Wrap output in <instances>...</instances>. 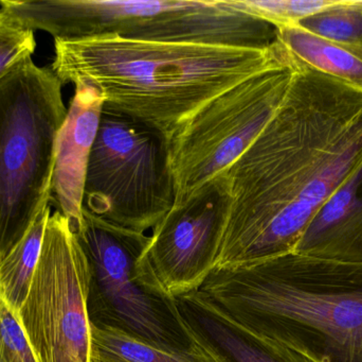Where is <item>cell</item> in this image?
I'll return each mask as SVG.
<instances>
[{"instance_id":"cell-1","label":"cell","mask_w":362,"mask_h":362,"mask_svg":"<svg viewBox=\"0 0 362 362\" xmlns=\"http://www.w3.org/2000/svg\"><path fill=\"white\" fill-rule=\"evenodd\" d=\"M296 65L280 108L225 172L230 210L215 269L293 252L362 166L361 89Z\"/></svg>"},{"instance_id":"cell-2","label":"cell","mask_w":362,"mask_h":362,"mask_svg":"<svg viewBox=\"0 0 362 362\" xmlns=\"http://www.w3.org/2000/svg\"><path fill=\"white\" fill-rule=\"evenodd\" d=\"M51 70L62 84L87 82L104 108L171 138L204 104L248 77L291 59L268 48L142 42L107 35L54 40Z\"/></svg>"},{"instance_id":"cell-3","label":"cell","mask_w":362,"mask_h":362,"mask_svg":"<svg viewBox=\"0 0 362 362\" xmlns=\"http://www.w3.org/2000/svg\"><path fill=\"white\" fill-rule=\"evenodd\" d=\"M197 293L312 362H362V264L291 252L214 269Z\"/></svg>"},{"instance_id":"cell-4","label":"cell","mask_w":362,"mask_h":362,"mask_svg":"<svg viewBox=\"0 0 362 362\" xmlns=\"http://www.w3.org/2000/svg\"><path fill=\"white\" fill-rule=\"evenodd\" d=\"M1 10L54 40L114 35L142 42L264 49L276 42L274 26L230 0H1Z\"/></svg>"},{"instance_id":"cell-5","label":"cell","mask_w":362,"mask_h":362,"mask_svg":"<svg viewBox=\"0 0 362 362\" xmlns=\"http://www.w3.org/2000/svg\"><path fill=\"white\" fill-rule=\"evenodd\" d=\"M62 86L51 68L31 59L0 79V261L50 203L68 113Z\"/></svg>"},{"instance_id":"cell-6","label":"cell","mask_w":362,"mask_h":362,"mask_svg":"<svg viewBox=\"0 0 362 362\" xmlns=\"http://www.w3.org/2000/svg\"><path fill=\"white\" fill-rule=\"evenodd\" d=\"M175 200L170 140L103 108L87 168L84 208L112 225L146 234Z\"/></svg>"},{"instance_id":"cell-7","label":"cell","mask_w":362,"mask_h":362,"mask_svg":"<svg viewBox=\"0 0 362 362\" xmlns=\"http://www.w3.org/2000/svg\"><path fill=\"white\" fill-rule=\"evenodd\" d=\"M296 67L291 57L240 81L204 104L171 138L175 204L246 152L282 104Z\"/></svg>"},{"instance_id":"cell-8","label":"cell","mask_w":362,"mask_h":362,"mask_svg":"<svg viewBox=\"0 0 362 362\" xmlns=\"http://www.w3.org/2000/svg\"><path fill=\"white\" fill-rule=\"evenodd\" d=\"M74 233L90 266L91 323L165 346L192 344L177 301L159 299L140 283L136 273V261L150 235L112 225L85 208Z\"/></svg>"},{"instance_id":"cell-9","label":"cell","mask_w":362,"mask_h":362,"mask_svg":"<svg viewBox=\"0 0 362 362\" xmlns=\"http://www.w3.org/2000/svg\"><path fill=\"white\" fill-rule=\"evenodd\" d=\"M90 266L69 221L49 217L37 267L18 312L37 362H89Z\"/></svg>"},{"instance_id":"cell-10","label":"cell","mask_w":362,"mask_h":362,"mask_svg":"<svg viewBox=\"0 0 362 362\" xmlns=\"http://www.w3.org/2000/svg\"><path fill=\"white\" fill-rule=\"evenodd\" d=\"M229 210L225 172L174 204L136 261L140 283L171 303L197 293L216 266Z\"/></svg>"},{"instance_id":"cell-11","label":"cell","mask_w":362,"mask_h":362,"mask_svg":"<svg viewBox=\"0 0 362 362\" xmlns=\"http://www.w3.org/2000/svg\"><path fill=\"white\" fill-rule=\"evenodd\" d=\"M104 96L95 85L76 84L65 123L57 136L51 200L76 231L82 221L85 182L91 150L99 131Z\"/></svg>"},{"instance_id":"cell-12","label":"cell","mask_w":362,"mask_h":362,"mask_svg":"<svg viewBox=\"0 0 362 362\" xmlns=\"http://www.w3.org/2000/svg\"><path fill=\"white\" fill-rule=\"evenodd\" d=\"M293 252L362 264V166L321 206Z\"/></svg>"},{"instance_id":"cell-13","label":"cell","mask_w":362,"mask_h":362,"mask_svg":"<svg viewBox=\"0 0 362 362\" xmlns=\"http://www.w3.org/2000/svg\"><path fill=\"white\" fill-rule=\"evenodd\" d=\"M177 305L187 325L223 362H312L234 322L197 293L180 298Z\"/></svg>"},{"instance_id":"cell-14","label":"cell","mask_w":362,"mask_h":362,"mask_svg":"<svg viewBox=\"0 0 362 362\" xmlns=\"http://www.w3.org/2000/svg\"><path fill=\"white\" fill-rule=\"evenodd\" d=\"M276 40L298 63L362 91V46L329 40L299 26L280 28Z\"/></svg>"},{"instance_id":"cell-15","label":"cell","mask_w":362,"mask_h":362,"mask_svg":"<svg viewBox=\"0 0 362 362\" xmlns=\"http://www.w3.org/2000/svg\"><path fill=\"white\" fill-rule=\"evenodd\" d=\"M189 329L192 344L187 346H172L90 322L91 346L123 362H223L191 327Z\"/></svg>"},{"instance_id":"cell-16","label":"cell","mask_w":362,"mask_h":362,"mask_svg":"<svg viewBox=\"0 0 362 362\" xmlns=\"http://www.w3.org/2000/svg\"><path fill=\"white\" fill-rule=\"evenodd\" d=\"M50 215V206H48L36 217L25 236L0 261V295L16 312L21 310L29 293Z\"/></svg>"},{"instance_id":"cell-17","label":"cell","mask_w":362,"mask_h":362,"mask_svg":"<svg viewBox=\"0 0 362 362\" xmlns=\"http://www.w3.org/2000/svg\"><path fill=\"white\" fill-rule=\"evenodd\" d=\"M298 26L329 40L362 46V0H336Z\"/></svg>"},{"instance_id":"cell-18","label":"cell","mask_w":362,"mask_h":362,"mask_svg":"<svg viewBox=\"0 0 362 362\" xmlns=\"http://www.w3.org/2000/svg\"><path fill=\"white\" fill-rule=\"evenodd\" d=\"M238 10L257 17L276 29L300 21L333 6L336 0H230Z\"/></svg>"},{"instance_id":"cell-19","label":"cell","mask_w":362,"mask_h":362,"mask_svg":"<svg viewBox=\"0 0 362 362\" xmlns=\"http://www.w3.org/2000/svg\"><path fill=\"white\" fill-rule=\"evenodd\" d=\"M36 48L33 30L0 9V79L27 59Z\"/></svg>"},{"instance_id":"cell-20","label":"cell","mask_w":362,"mask_h":362,"mask_svg":"<svg viewBox=\"0 0 362 362\" xmlns=\"http://www.w3.org/2000/svg\"><path fill=\"white\" fill-rule=\"evenodd\" d=\"M0 362H37L21 327L18 312L0 295Z\"/></svg>"},{"instance_id":"cell-21","label":"cell","mask_w":362,"mask_h":362,"mask_svg":"<svg viewBox=\"0 0 362 362\" xmlns=\"http://www.w3.org/2000/svg\"><path fill=\"white\" fill-rule=\"evenodd\" d=\"M89 362H123L120 359L115 358V357L110 356V355L104 354L100 352L97 349L91 346L90 361Z\"/></svg>"}]
</instances>
